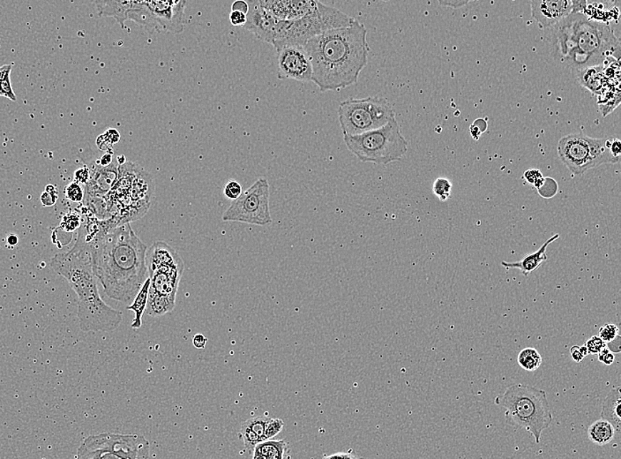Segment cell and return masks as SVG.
I'll list each match as a JSON object with an SVG mask.
<instances>
[{"mask_svg":"<svg viewBox=\"0 0 621 459\" xmlns=\"http://www.w3.org/2000/svg\"><path fill=\"white\" fill-rule=\"evenodd\" d=\"M94 274L111 300L128 304L147 280V246L130 223L112 228L101 220L99 233L89 242Z\"/></svg>","mask_w":621,"mask_h":459,"instance_id":"obj_1","label":"cell"},{"mask_svg":"<svg viewBox=\"0 0 621 459\" xmlns=\"http://www.w3.org/2000/svg\"><path fill=\"white\" fill-rule=\"evenodd\" d=\"M304 48L312 62V81L321 92L339 91L356 84L371 51L368 29L356 20L348 27L313 37Z\"/></svg>","mask_w":621,"mask_h":459,"instance_id":"obj_2","label":"cell"},{"mask_svg":"<svg viewBox=\"0 0 621 459\" xmlns=\"http://www.w3.org/2000/svg\"><path fill=\"white\" fill-rule=\"evenodd\" d=\"M51 266L69 281L76 293L78 318L82 331L117 330L122 323L123 313L110 307L100 296L88 242L78 236L72 249L52 257Z\"/></svg>","mask_w":621,"mask_h":459,"instance_id":"obj_3","label":"cell"},{"mask_svg":"<svg viewBox=\"0 0 621 459\" xmlns=\"http://www.w3.org/2000/svg\"><path fill=\"white\" fill-rule=\"evenodd\" d=\"M551 29L556 57L576 71L604 65L610 59L620 61V39L608 22L572 13Z\"/></svg>","mask_w":621,"mask_h":459,"instance_id":"obj_4","label":"cell"},{"mask_svg":"<svg viewBox=\"0 0 621 459\" xmlns=\"http://www.w3.org/2000/svg\"><path fill=\"white\" fill-rule=\"evenodd\" d=\"M154 185L151 175L137 164L118 167V177L106 196L108 213L115 226L138 220L151 207Z\"/></svg>","mask_w":621,"mask_h":459,"instance_id":"obj_5","label":"cell"},{"mask_svg":"<svg viewBox=\"0 0 621 459\" xmlns=\"http://www.w3.org/2000/svg\"><path fill=\"white\" fill-rule=\"evenodd\" d=\"M495 404L506 410L505 418L510 426L525 429L536 443L541 442L542 433L552 423L547 395L544 390L537 388L514 384L498 395Z\"/></svg>","mask_w":621,"mask_h":459,"instance_id":"obj_6","label":"cell"},{"mask_svg":"<svg viewBox=\"0 0 621 459\" xmlns=\"http://www.w3.org/2000/svg\"><path fill=\"white\" fill-rule=\"evenodd\" d=\"M343 140L359 161L378 166L398 162L408 151V141L395 118L380 128L358 136H343Z\"/></svg>","mask_w":621,"mask_h":459,"instance_id":"obj_7","label":"cell"},{"mask_svg":"<svg viewBox=\"0 0 621 459\" xmlns=\"http://www.w3.org/2000/svg\"><path fill=\"white\" fill-rule=\"evenodd\" d=\"M355 19L319 0L315 9L294 21H280L276 29L274 46L276 51L289 46H304L308 41L324 32L353 24Z\"/></svg>","mask_w":621,"mask_h":459,"instance_id":"obj_8","label":"cell"},{"mask_svg":"<svg viewBox=\"0 0 621 459\" xmlns=\"http://www.w3.org/2000/svg\"><path fill=\"white\" fill-rule=\"evenodd\" d=\"M340 126L344 136L372 131L395 118L394 109L386 99L378 96L350 99L338 108Z\"/></svg>","mask_w":621,"mask_h":459,"instance_id":"obj_9","label":"cell"},{"mask_svg":"<svg viewBox=\"0 0 621 459\" xmlns=\"http://www.w3.org/2000/svg\"><path fill=\"white\" fill-rule=\"evenodd\" d=\"M151 443L143 435L104 433L89 436L77 451V458L143 459L149 458Z\"/></svg>","mask_w":621,"mask_h":459,"instance_id":"obj_10","label":"cell"},{"mask_svg":"<svg viewBox=\"0 0 621 459\" xmlns=\"http://www.w3.org/2000/svg\"><path fill=\"white\" fill-rule=\"evenodd\" d=\"M151 288L176 301L185 263L181 256L163 241L156 242L146 255Z\"/></svg>","mask_w":621,"mask_h":459,"instance_id":"obj_11","label":"cell"},{"mask_svg":"<svg viewBox=\"0 0 621 459\" xmlns=\"http://www.w3.org/2000/svg\"><path fill=\"white\" fill-rule=\"evenodd\" d=\"M224 222H239L248 225L266 226L271 225L269 208V184L264 178L253 183L224 212Z\"/></svg>","mask_w":621,"mask_h":459,"instance_id":"obj_12","label":"cell"},{"mask_svg":"<svg viewBox=\"0 0 621 459\" xmlns=\"http://www.w3.org/2000/svg\"><path fill=\"white\" fill-rule=\"evenodd\" d=\"M558 153L561 161L575 175H582L596 168L590 137L585 134L574 133L561 138L558 143Z\"/></svg>","mask_w":621,"mask_h":459,"instance_id":"obj_13","label":"cell"},{"mask_svg":"<svg viewBox=\"0 0 621 459\" xmlns=\"http://www.w3.org/2000/svg\"><path fill=\"white\" fill-rule=\"evenodd\" d=\"M278 77L280 80L312 81V62L304 46H289L278 51Z\"/></svg>","mask_w":621,"mask_h":459,"instance_id":"obj_14","label":"cell"},{"mask_svg":"<svg viewBox=\"0 0 621 459\" xmlns=\"http://www.w3.org/2000/svg\"><path fill=\"white\" fill-rule=\"evenodd\" d=\"M248 12L244 29L252 32L258 39L272 44L274 42L279 20L264 9L260 0H248Z\"/></svg>","mask_w":621,"mask_h":459,"instance_id":"obj_15","label":"cell"},{"mask_svg":"<svg viewBox=\"0 0 621 459\" xmlns=\"http://www.w3.org/2000/svg\"><path fill=\"white\" fill-rule=\"evenodd\" d=\"M531 16L541 29H551L573 13L571 0H530Z\"/></svg>","mask_w":621,"mask_h":459,"instance_id":"obj_16","label":"cell"},{"mask_svg":"<svg viewBox=\"0 0 621 459\" xmlns=\"http://www.w3.org/2000/svg\"><path fill=\"white\" fill-rule=\"evenodd\" d=\"M319 0H260L261 6L280 21H294L313 12Z\"/></svg>","mask_w":621,"mask_h":459,"instance_id":"obj_17","label":"cell"},{"mask_svg":"<svg viewBox=\"0 0 621 459\" xmlns=\"http://www.w3.org/2000/svg\"><path fill=\"white\" fill-rule=\"evenodd\" d=\"M146 0H93L100 16L113 17L125 28L129 16L144 5Z\"/></svg>","mask_w":621,"mask_h":459,"instance_id":"obj_18","label":"cell"},{"mask_svg":"<svg viewBox=\"0 0 621 459\" xmlns=\"http://www.w3.org/2000/svg\"><path fill=\"white\" fill-rule=\"evenodd\" d=\"M117 164L112 163L104 167L97 164L96 169L91 171V178L86 184L85 196L106 198L118 177Z\"/></svg>","mask_w":621,"mask_h":459,"instance_id":"obj_19","label":"cell"},{"mask_svg":"<svg viewBox=\"0 0 621 459\" xmlns=\"http://www.w3.org/2000/svg\"><path fill=\"white\" fill-rule=\"evenodd\" d=\"M560 234H555V236L550 238L547 241L545 242L543 245L541 246V248L537 250V251L534 253H528L526 255L521 261L519 262L514 263H508V262H503L501 265L504 268H506L507 270L508 268H518L520 271L522 272L523 275L527 277L530 274L532 273V272L538 270L542 265V263L546 262L547 261L548 257L546 255V249H547L549 245H551L552 242H555L557 240H559Z\"/></svg>","mask_w":621,"mask_h":459,"instance_id":"obj_20","label":"cell"},{"mask_svg":"<svg viewBox=\"0 0 621 459\" xmlns=\"http://www.w3.org/2000/svg\"><path fill=\"white\" fill-rule=\"evenodd\" d=\"M621 388L616 386L606 395L602 408L601 419L608 420L615 430L620 432Z\"/></svg>","mask_w":621,"mask_h":459,"instance_id":"obj_21","label":"cell"},{"mask_svg":"<svg viewBox=\"0 0 621 459\" xmlns=\"http://www.w3.org/2000/svg\"><path fill=\"white\" fill-rule=\"evenodd\" d=\"M288 453V444L283 440L268 439L254 447L253 459H283Z\"/></svg>","mask_w":621,"mask_h":459,"instance_id":"obj_22","label":"cell"},{"mask_svg":"<svg viewBox=\"0 0 621 459\" xmlns=\"http://www.w3.org/2000/svg\"><path fill=\"white\" fill-rule=\"evenodd\" d=\"M578 81L594 94H600L604 89V66L587 67L577 70Z\"/></svg>","mask_w":621,"mask_h":459,"instance_id":"obj_23","label":"cell"},{"mask_svg":"<svg viewBox=\"0 0 621 459\" xmlns=\"http://www.w3.org/2000/svg\"><path fill=\"white\" fill-rule=\"evenodd\" d=\"M175 308V300L156 292L149 287L147 312L148 316L159 317L172 312Z\"/></svg>","mask_w":621,"mask_h":459,"instance_id":"obj_24","label":"cell"},{"mask_svg":"<svg viewBox=\"0 0 621 459\" xmlns=\"http://www.w3.org/2000/svg\"><path fill=\"white\" fill-rule=\"evenodd\" d=\"M615 428L608 420L600 419L595 421L588 429V438L597 445L604 446L615 439Z\"/></svg>","mask_w":621,"mask_h":459,"instance_id":"obj_25","label":"cell"},{"mask_svg":"<svg viewBox=\"0 0 621 459\" xmlns=\"http://www.w3.org/2000/svg\"><path fill=\"white\" fill-rule=\"evenodd\" d=\"M149 287H151V278H148L143 286H142L139 293L136 294L133 301L131 302V305L126 307L128 311L134 313V318L131 326L133 328H136V330L140 328L142 326V316L146 312L148 305Z\"/></svg>","mask_w":621,"mask_h":459,"instance_id":"obj_26","label":"cell"},{"mask_svg":"<svg viewBox=\"0 0 621 459\" xmlns=\"http://www.w3.org/2000/svg\"><path fill=\"white\" fill-rule=\"evenodd\" d=\"M518 361L520 367L525 370L534 372L540 368L543 359L536 348L526 347L518 354Z\"/></svg>","mask_w":621,"mask_h":459,"instance_id":"obj_27","label":"cell"},{"mask_svg":"<svg viewBox=\"0 0 621 459\" xmlns=\"http://www.w3.org/2000/svg\"><path fill=\"white\" fill-rule=\"evenodd\" d=\"M587 4L588 7L593 6V9L596 7L602 14L607 16L609 14L615 21L619 20L620 0H587Z\"/></svg>","mask_w":621,"mask_h":459,"instance_id":"obj_28","label":"cell"},{"mask_svg":"<svg viewBox=\"0 0 621 459\" xmlns=\"http://www.w3.org/2000/svg\"><path fill=\"white\" fill-rule=\"evenodd\" d=\"M81 223L80 214L76 211H70L63 216L61 225H59V229H61L66 233H73L74 231L80 229Z\"/></svg>","mask_w":621,"mask_h":459,"instance_id":"obj_29","label":"cell"},{"mask_svg":"<svg viewBox=\"0 0 621 459\" xmlns=\"http://www.w3.org/2000/svg\"><path fill=\"white\" fill-rule=\"evenodd\" d=\"M452 183L445 178H438L433 184V193L441 201L450 199L452 191Z\"/></svg>","mask_w":621,"mask_h":459,"instance_id":"obj_30","label":"cell"},{"mask_svg":"<svg viewBox=\"0 0 621 459\" xmlns=\"http://www.w3.org/2000/svg\"><path fill=\"white\" fill-rule=\"evenodd\" d=\"M269 420H271V418L269 417L258 416L251 418V419L245 421V423L248 425V426L251 429H252V430L256 433L258 436H259L261 442H263L264 441V440H266L265 429Z\"/></svg>","mask_w":621,"mask_h":459,"instance_id":"obj_31","label":"cell"},{"mask_svg":"<svg viewBox=\"0 0 621 459\" xmlns=\"http://www.w3.org/2000/svg\"><path fill=\"white\" fill-rule=\"evenodd\" d=\"M65 196L67 199L73 201V203H81L84 201L85 192L80 183L74 181L66 186L65 189Z\"/></svg>","mask_w":621,"mask_h":459,"instance_id":"obj_32","label":"cell"},{"mask_svg":"<svg viewBox=\"0 0 621 459\" xmlns=\"http://www.w3.org/2000/svg\"><path fill=\"white\" fill-rule=\"evenodd\" d=\"M538 193L545 199H550L557 195L559 190L558 183L552 178H544L540 188H537Z\"/></svg>","mask_w":621,"mask_h":459,"instance_id":"obj_33","label":"cell"},{"mask_svg":"<svg viewBox=\"0 0 621 459\" xmlns=\"http://www.w3.org/2000/svg\"><path fill=\"white\" fill-rule=\"evenodd\" d=\"M284 423L279 418H271L265 429V439H273L283 431Z\"/></svg>","mask_w":621,"mask_h":459,"instance_id":"obj_34","label":"cell"},{"mask_svg":"<svg viewBox=\"0 0 621 459\" xmlns=\"http://www.w3.org/2000/svg\"><path fill=\"white\" fill-rule=\"evenodd\" d=\"M619 336H620V328L616 324H605L600 328V337L603 339L606 344L615 341Z\"/></svg>","mask_w":621,"mask_h":459,"instance_id":"obj_35","label":"cell"},{"mask_svg":"<svg viewBox=\"0 0 621 459\" xmlns=\"http://www.w3.org/2000/svg\"><path fill=\"white\" fill-rule=\"evenodd\" d=\"M58 191L54 185H48L44 192L41 195V203L44 207H51L57 203Z\"/></svg>","mask_w":621,"mask_h":459,"instance_id":"obj_36","label":"cell"},{"mask_svg":"<svg viewBox=\"0 0 621 459\" xmlns=\"http://www.w3.org/2000/svg\"><path fill=\"white\" fill-rule=\"evenodd\" d=\"M523 178L530 185H532L536 189L540 188L544 181L543 174H542L540 170L537 169V168H530V169L525 171Z\"/></svg>","mask_w":621,"mask_h":459,"instance_id":"obj_37","label":"cell"},{"mask_svg":"<svg viewBox=\"0 0 621 459\" xmlns=\"http://www.w3.org/2000/svg\"><path fill=\"white\" fill-rule=\"evenodd\" d=\"M223 193L228 200L234 201L241 196L243 193L242 186L237 181H228L224 186Z\"/></svg>","mask_w":621,"mask_h":459,"instance_id":"obj_38","label":"cell"},{"mask_svg":"<svg viewBox=\"0 0 621 459\" xmlns=\"http://www.w3.org/2000/svg\"><path fill=\"white\" fill-rule=\"evenodd\" d=\"M589 354L591 355H597L602 350L605 348L606 343L602 339L600 336H592L588 341L585 344Z\"/></svg>","mask_w":621,"mask_h":459,"instance_id":"obj_39","label":"cell"},{"mask_svg":"<svg viewBox=\"0 0 621 459\" xmlns=\"http://www.w3.org/2000/svg\"><path fill=\"white\" fill-rule=\"evenodd\" d=\"M0 96L13 101V102H16L17 100V96L16 93L14 91L12 81H11L10 76L0 79Z\"/></svg>","mask_w":621,"mask_h":459,"instance_id":"obj_40","label":"cell"},{"mask_svg":"<svg viewBox=\"0 0 621 459\" xmlns=\"http://www.w3.org/2000/svg\"><path fill=\"white\" fill-rule=\"evenodd\" d=\"M570 355L576 363H580L585 357L589 355V353L585 345L582 346L574 345L571 347Z\"/></svg>","mask_w":621,"mask_h":459,"instance_id":"obj_41","label":"cell"},{"mask_svg":"<svg viewBox=\"0 0 621 459\" xmlns=\"http://www.w3.org/2000/svg\"><path fill=\"white\" fill-rule=\"evenodd\" d=\"M91 178V170L87 166L80 168L74 173V181L86 185Z\"/></svg>","mask_w":621,"mask_h":459,"instance_id":"obj_42","label":"cell"},{"mask_svg":"<svg viewBox=\"0 0 621 459\" xmlns=\"http://www.w3.org/2000/svg\"><path fill=\"white\" fill-rule=\"evenodd\" d=\"M231 24L236 27H244L246 22V14L239 11H231L230 14Z\"/></svg>","mask_w":621,"mask_h":459,"instance_id":"obj_43","label":"cell"},{"mask_svg":"<svg viewBox=\"0 0 621 459\" xmlns=\"http://www.w3.org/2000/svg\"><path fill=\"white\" fill-rule=\"evenodd\" d=\"M597 356L598 360L606 365H611L615 363V353H613L612 350H610L607 347H605V348L602 350L601 352L597 354Z\"/></svg>","mask_w":621,"mask_h":459,"instance_id":"obj_44","label":"cell"},{"mask_svg":"<svg viewBox=\"0 0 621 459\" xmlns=\"http://www.w3.org/2000/svg\"><path fill=\"white\" fill-rule=\"evenodd\" d=\"M475 0H438L440 6L452 7V9H460Z\"/></svg>","mask_w":621,"mask_h":459,"instance_id":"obj_45","label":"cell"},{"mask_svg":"<svg viewBox=\"0 0 621 459\" xmlns=\"http://www.w3.org/2000/svg\"><path fill=\"white\" fill-rule=\"evenodd\" d=\"M609 149L610 152L615 158H620L621 156V141L617 138H609Z\"/></svg>","mask_w":621,"mask_h":459,"instance_id":"obj_46","label":"cell"},{"mask_svg":"<svg viewBox=\"0 0 621 459\" xmlns=\"http://www.w3.org/2000/svg\"><path fill=\"white\" fill-rule=\"evenodd\" d=\"M571 2L573 5V13H586L588 9L587 0H571Z\"/></svg>","mask_w":621,"mask_h":459,"instance_id":"obj_47","label":"cell"},{"mask_svg":"<svg viewBox=\"0 0 621 459\" xmlns=\"http://www.w3.org/2000/svg\"><path fill=\"white\" fill-rule=\"evenodd\" d=\"M231 11H239V12L248 14V4L245 0H236L231 6Z\"/></svg>","mask_w":621,"mask_h":459,"instance_id":"obj_48","label":"cell"},{"mask_svg":"<svg viewBox=\"0 0 621 459\" xmlns=\"http://www.w3.org/2000/svg\"><path fill=\"white\" fill-rule=\"evenodd\" d=\"M194 347L197 349H204L207 345L208 339L202 334H196L193 338Z\"/></svg>","mask_w":621,"mask_h":459,"instance_id":"obj_49","label":"cell"},{"mask_svg":"<svg viewBox=\"0 0 621 459\" xmlns=\"http://www.w3.org/2000/svg\"><path fill=\"white\" fill-rule=\"evenodd\" d=\"M620 341H621V337H620V336H619V337L617 338L616 339H615V341L608 343V344H606V346H607V348L610 350H612V352L613 353H620V347H621V342Z\"/></svg>","mask_w":621,"mask_h":459,"instance_id":"obj_50","label":"cell"},{"mask_svg":"<svg viewBox=\"0 0 621 459\" xmlns=\"http://www.w3.org/2000/svg\"><path fill=\"white\" fill-rule=\"evenodd\" d=\"M112 159H113V158H112V154H109V153H107V154L104 155L102 158H100L99 162L97 163V164H99V166H101L106 167L110 166V164L112 163Z\"/></svg>","mask_w":621,"mask_h":459,"instance_id":"obj_51","label":"cell"},{"mask_svg":"<svg viewBox=\"0 0 621 459\" xmlns=\"http://www.w3.org/2000/svg\"><path fill=\"white\" fill-rule=\"evenodd\" d=\"M356 457L353 456V454L350 453H335L333 455H329V456L326 457V458H355Z\"/></svg>","mask_w":621,"mask_h":459,"instance_id":"obj_52","label":"cell"},{"mask_svg":"<svg viewBox=\"0 0 621 459\" xmlns=\"http://www.w3.org/2000/svg\"><path fill=\"white\" fill-rule=\"evenodd\" d=\"M7 244L11 246H14L18 244L19 238L16 235L11 234L9 237H7Z\"/></svg>","mask_w":621,"mask_h":459,"instance_id":"obj_53","label":"cell"},{"mask_svg":"<svg viewBox=\"0 0 621 459\" xmlns=\"http://www.w3.org/2000/svg\"><path fill=\"white\" fill-rule=\"evenodd\" d=\"M383 1H384V2H388V1H390V0H383Z\"/></svg>","mask_w":621,"mask_h":459,"instance_id":"obj_54","label":"cell"}]
</instances>
